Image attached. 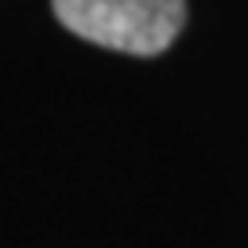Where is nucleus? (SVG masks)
Here are the masks:
<instances>
[{
  "label": "nucleus",
  "mask_w": 248,
  "mask_h": 248,
  "mask_svg": "<svg viewBox=\"0 0 248 248\" xmlns=\"http://www.w3.org/2000/svg\"><path fill=\"white\" fill-rule=\"evenodd\" d=\"M70 33L124 55H161L183 33L186 0H51Z\"/></svg>",
  "instance_id": "nucleus-1"
}]
</instances>
